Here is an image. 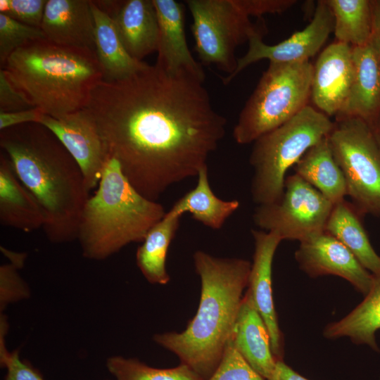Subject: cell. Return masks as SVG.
Wrapping results in <instances>:
<instances>
[{
	"mask_svg": "<svg viewBox=\"0 0 380 380\" xmlns=\"http://www.w3.org/2000/svg\"><path fill=\"white\" fill-rule=\"evenodd\" d=\"M203 82L156 63L120 80H101L91 91L84 108L110 156L149 200L197 177L225 134L227 120Z\"/></svg>",
	"mask_w": 380,
	"mask_h": 380,
	"instance_id": "obj_1",
	"label": "cell"
},
{
	"mask_svg": "<svg viewBox=\"0 0 380 380\" xmlns=\"http://www.w3.org/2000/svg\"><path fill=\"white\" fill-rule=\"evenodd\" d=\"M0 146L45 217L43 230L53 243L77 239L89 190L78 164L46 127L27 123L1 131Z\"/></svg>",
	"mask_w": 380,
	"mask_h": 380,
	"instance_id": "obj_2",
	"label": "cell"
},
{
	"mask_svg": "<svg viewBox=\"0 0 380 380\" xmlns=\"http://www.w3.org/2000/svg\"><path fill=\"white\" fill-rule=\"evenodd\" d=\"M193 258L201 283L197 312L183 331L158 334L153 340L208 380L231 339L251 263L243 258L215 257L203 251H196Z\"/></svg>",
	"mask_w": 380,
	"mask_h": 380,
	"instance_id": "obj_3",
	"label": "cell"
},
{
	"mask_svg": "<svg viewBox=\"0 0 380 380\" xmlns=\"http://www.w3.org/2000/svg\"><path fill=\"white\" fill-rule=\"evenodd\" d=\"M3 69L33 107L55 118L83 109L103 80L96 53L46 39L29 42L14 51Z\"/></svg>",
	"mask_w": 380,
	"mask_h": 380,
	"instance_id": "obj_4",
	"label": "cell"
},
{
	"mask_svg": "<svg viewBox=\"0 0 380 380\" xmlns=\"http://www.w3.org/2000/svg\"><path fill=\"white\" fill-rule=\"evenodd\" d=\"M165 214L163 205L132 186L110 157L81 215L77 239L82 254L89 260H106L131 243L142 242Z\"/></svg>",
	"mask_w": 380,
	"mask_h": 380,
	"instance_id": "obj_5",
	"label": "cell"
},
{
	"mask_svg": "<svg viewBox=\"0 0 380 380\" xmlns=\"http://www.w3.org/2000/svg\"><path fill=\"white\" fill-rule=\"evenodd\" d=\"M334 121L308 105L291 120L253 142L249 162L253 169L251 192L258 205L281 195L286 172L313 146L329 135Z\"/></svg>",
	"mask_w": 380,
	"mask_h": 380,
	"instance_id": "obj_6",
	"label": "cell"
},
{
	"mask_svg": "<svg viewBox=\"0 0 380 380\" xmlns=\"http://www.w3.org/2000/svg\"><path fill=\"white\" fill-rule=\"evenodd\" d=\"M313 65L270 62L241 110L233 129L239 144L254 142L309 105Z\"/></svg>",
	"mask_w": 380,
	"mask_h": 380,
	"instance_id": "obj_7",
	"label": "cell"
},
{
	"mask_svg": "<svg viewBox=\"0 0 380 380\" xmlns=\"http://www.w3.org/2000/svg\"><path fill=\"white\" fill-rule=\"evenodd\" d=\"M328 141L353 205L362 216L380 217V148L370 126L357 118H335Z\"/></svg>",
	"mask_w": 380,
	"mask_h": 380,
	"instance_id": "obj_8",
	"label": "cell"
},
{
	"mask_svg": "<svg viewBox=\"0 0 380 380\" xmlns=\"http://www.w3.org/2000/svg\"><path fill=\"white\" fill-rule=\"evenodd\" d=\"M193 18L191 32L195 50L205 65L215 64L231 75L237 59L238 46L258 32H265L263 21L253 24L238 6L236 0L185 1Z\"/></svg>",
	"mask_w": 380,
	"mask_h": 380,
	"instance_id": "obj_9",
	"label": "cell"
},
{
	"mask_svg": "<svg viewBox=\"0 0 380 380\" xmlns=\"http://www.w3.org/2000/svg\"><path fill=\"white\" fill-rule=\"evenodd\" d=\"M334 204L298 175L286 176L284 190L275 201L258 205L253 220L282 240L299 242L325 231Z\"/></svg>",
	"mask_w": 380,
	"mask_h": 380,
	"instance_id": "obj_10",
	"label": "cell"
},
{
	"mask_svg": "<svg viewBox=\"0 0 380 380\" xmlns=\"http://www.w3.org/2000/svg\"><path fill=\"white\" fill-rule=\"evenodd\" d=\"M333 31V13L324 0L318 1L310 23L288 39L274 45H268L262 41L265 32L251 35L248 41V51L237 59L234 72L222 77V81L228 84L246 67L263 59L284 63L309 61L320 50Z\"/></svg>",
	"mask_w": 380,
	"mask_h": 380,
	"instance_id": "obj_11",
	"label": "cell"
},
{
	"mask_svg": "<svg viewBox=\"0 0 380 380\" xmlns=\"http://www.w3.org/2000/svg\"><path fill=\"white\" fill-rule=\"evenodd\" d=\"M39 124L57 137L77 162L89 190L98 186L110 156L89 113L83 108L60 118L44 114Z\"/></svg>",
	"mask_w": 380,
	"mask_h": 380,
	"instance_id": "obj_12",
	"label": "cell"
},
{
	"mask_svg": "<svg viewBox=\"0 0 380 380\" xmlns=\"http://www.w3.org/2000/svg\"><path fill=\"white\" fill-rule=\"evenodd\" d=\"M299 243L295 258L300 269L308 276H338L363 295L369 292L372 274L332 235L324 231Z\"/></svg>",
	"mask_w": 380,
	"mask_h": 380,
	"instance_id": "obj_13",
	"label": "cell"
},
{
	"mask_svg": "<svg viewBox=\"0 0 380 380\" xmlns=\"http://www.w3.org/2000/svg\"><path fill=\"white\" fill-rule=\"evenodd\" d=\"M354 76L352 46L335 42L313 65L310 99L315 108L336 117L349 96Z\"/></svg>",
	"mask_w": 380,
	"mask_h": 380,
	"instance_id": "obj_14",
	"label": "cell"
},
{
	"mask_svg": "<svg viewBox=\"0 0 380 380\" xmlns=\"http://www.w3.org/2000/svg\"><path fill=\"white\" fill-rule=\"evenodd\" d=\"M255 250L246 293L268 329L273 354L283 360L284 337L279 329L274 305L272 289V267L276 250L281 238L274 232L253 229Z\"/></svg>",
	"mask_w": 380,
	"mask_h": 380,
	"instance_id": "obj_15",
	"label": "cell"
},
{
	"mask_svg": "<svg viewBox=\"0 0 380 380\" xmlns=\"http://www.w3.org/2000/svg\"><path fill=\"white\" fill-rule=\"evenodd\" d=\"M113 20L129 55L142 59L157 51L159 27L153 0L93 1Z\"/></svg>",
	"mask_w": 380,
	"mask_h": 380,
	"instance_id": "obj_16",
	"label": "cell"
},
{
	"mask_svg": "<svg viewBox=\"0 0 380 380\" xmlns=\"http://www.w3.org/2000/svg\"><path fill=\"white\" fill-rule=\"evenodd\" d=\"M46 39L95 53V23L89 0H47L41 25Z\"/></svg>",
	"mask_w": 380,
	"mask_h": 380,
	"instance_id": "obj_17",
	"label": "cell"
},
{
	"mask_svg": "<svg viewBox=\"0 0 380 380\" xmlns=\"http://www.w3.org/2000/svg\"><path fill=\"white\" fill-rule=\"evenodd\" d=\"M159 27L156 64L170 73L186 72L202 80L201 65L191 55L184 31V6L175 0H153Z\"/></svg>",
	"mask_w": 380,
	"mask_h": 380,
	"instance_id": "obj_18",
	"label": "cell"
},
{
	"mask_svg": "<svg viewBox=\"0 0 380 380\" xmlns=\"http://www.w3.org/2000/svg\"><path fill=\"white\" fill-rule=\"evenodd\" d=\"M248 363L266 380H270L277 360L271 346L268 329L246 293L229 342Z\"/></svg>",
	"mask_w": 380,
	"mask_h": 380,
	"instance_id": "obj_19",
	"label": "cell"
},
{
	"mask_svg": "<svg viewBox=\"0 0 380 380\" xmlns=\"http://www.w3.org/2000/svg\"><path fill=\"white\" fill-rule=\"evenodd\" d=\"M354 76L342 110L335 117L357 118L369 126L380 112V59L369 44L352 47Z\"/></svg>",
	"mask_w": 380,
	"mask_h": 380,
	"instance_id": "obj_20",
	"label": "cell"
},
{
	"mask_svg": "<svg viewBox=\"0 0 380 380\" xmlns=\"http://www.w3.org/2000/svg\"><path fill=\"white\" fill-rule=\"evenodd\" d=\"M0 222L25 232L43 228L44 212L17 177L11 160L0 155Z\"/></svg>",
	"mask_w": 380,
	"mask_h": 380,
	"instance_id": "obj_21",
	"label": "cell"
},
{
	"mask_svg": "<svg viewBox=\"0 0 380 380\" xmlns=\"http://www.w3.org/2000/svg\"><path fill=\"white\" fill-rule=\"evenodd\" d=\"M95 23V53L103 80L111 82L129 77L148 63L131 57L125 50L111 18L91 1Z\"/></svg>",
	"mask_w": 380,
	"mask_h": 380,
	"instance_id": "obj_22",
	"label": "cell"
},
{
	"mask_svg": "<svg viewBox=\"0 0 380 380\" xmlns=\"http://www.w3.org/2000/svg\"><path fill=\"white\" fill-rule=\"evenodd\" d=\"M372 275L371 288L364 299L344 317L327 324L323 331L325 338L348 337L353 343L379 351L376 332L380 329V274Z\"/></svg>",
	"mask_w": 380,
	"mask_h": 380,
	"instance_id": "obj_23",
	"label": "cell"
},
{
	"mask_svg": "<svg viewBox=\"0 0 380 380\" xmlns=\"http://www.w3.org/2000/svg\"><path fill=\"white\" fill-rule=\"evenodd\" d=\"M294 173L334 205L345 200L347 186L331 151L328 136L311 147L293 166Z\"/></svg>",
	"mask_w": 380,
	"mask_h": 380,
	"instance_id": "obj_24",
	"label": "cell"
},
{
	"mask_svg": "<svg viewBox=\"0 0 380 380\" xmlns=\"http://www.w3.org/2000/svg\"><path fill=\"white\" fill-rule=\"evenodd\" d=\"M361 215L346 200L334 205L325 231L338 240L372 274H380V256L374 249Z\"/></svg>",
	"mask_w": 380,
	"mask_h": 380,
	"instance_id": "obj_25",
	"label": "cell"
},
{
	"mask_svg": "<svg viewBox=\"0 0 380 380\" xmlns=\"http://www.w3.org/2000/svg\"><path fill=\"white\" fill-rule=\"evenodd\" d=\"M197 177L196 187L179 198L170 211L180 216L189 213L205 226L219 229L239 208L240 203L237 200H222L215 196L210 186L208 166L200 170Z\"/></svg>",
	"mask_w": 380,
	"mask_h": 380,
	"instance_id": "obj_26",
	"label": "cell"
},
{
	"mask_svg": "<svg viewBox=\"0 0 380 380\" xmlns=\"http://www.w3.org/2000/svg\"><path fill=\"white\" fill-rule=\"evenodd\" d=\"M181 217L170 210L166 212L163 218L149 230L137 251V265L149 283L165 285L170 281L166 258Z\"/></svg>",
	"mask_w": 380,
	"mask_h": 380,
	"instance_id": "obj_27",
	"label": "cell"
},
{
	"mask_svg": "<svg viewBox=\"0 0 380 380\" xmlns=\"http://www.w3.org/2000/svg\"><path fill=\"white\" fill-rule=\"evenodd\" d=\"M334 16L336 42L352 47L369 44L372 17L371 0H324Z\"/></svg>",
	"mask_w": 380,
	"mask_h": 380,
	"instance_id": "obj_28",
	"label": "cell"
},
{
	"mask_svg": "<svg viewBox=\"0 0 380 380\" xmlns=\"http://www.w3.org/2000/svg\"><path fill=\"white\" fill-rule=\"evenodd\" d=\"M106 367L115 380H203L182 363L173 368L160 369L135 358L115 355L107 360Z\"/></svg>",
	"mask_w": 380,
	"mask_h": 380,
	"instance_id": "obj_29",
	"label": "cell"
},
{
	"mask_svg": "<svg viewBox=\"0 0 380 380\" xmlns=\"http://www.w3.org/2000/svg\"><path fill=\"white\" fill-rule=\"evenodd\" d=\"M46 39L43 31L0 13V64L29 42Z\"/></svg>",
	"mask_w": 380,
	"mask_h": 380,
	"instance_id": "obj_30",
	"label": "cell"
},
{
	"mask_svg": "<svg viewBox=\"0 0 380 380\" xmlns=\"http://www.w3.org/2000/svg\"><path fill=\"white\" fill-rule=\"evenodd\" d=\"M208 380H266L229 343L217 368Z\"/></svg>",
	"mask_w": 380,
	"mask_h": 380,
	"instance_id": "obj_31",
	"label": "cell"
},
{
	"mask_svg": "<svg viewBox=\"0 0 380 380\" xmlns=\"http://www.w3.org/2000/svg\"><path fill=\"white\" fill-rule=\"evenodd\" d=\"M23 267L11 262L0 267L1 312L9 304L28 298L30 296V289L18 272Z\"/></svg>",
	"mask_w": 380,
	"mask_h": 380,
	"instance_id": "obj_32",
	"label": "cell"
},
{
	"mask_svg": "<svg viewBox=\"0 0 380 380\" xmlns=\"http://www.w3.org/2000/svg\"><path fill=\"white\" fill-rule=\"evenodd\" d=\"M47 0H0V13L40 28Z\"/></svg>",
	"mask_w": 380,
	"mask_h": 380,
	"instance_id": "obj_33",
	"label": "cell"
},
{
	"mask_svg": "<svg viewBox=\"0 0 380 380\" xmlns=\"http://www.w3.org/2000/svg\"><path fill=\"white\" fill-rule=\"evenodd\" d=\"M0 363L6 369L4 380H44L38 370L20 358L18 349L0 354Z\"/></svg>",
	"mask_w": 380,
	"mask_h": 380,
	"instance_id": "obj_34",
	"label": "cell"
},
{
	"mask_svg": "<svg viewBox=\"0 0 380 380\" xmlns=\"http://www.w3.org/2000/svg\"><path fill=\"white\" fill-rule=\"evenodd\" d=\"M33 107L27 96L17 88L4 69L0 70V111L15 112Z\"/></svg>",
	"mask_w": 380,
	"mask_h": 380,
	"instance_id": "obj_35",
	"label": "cell"
},
{
	"mask_svg": "<svg viewBox=\"0 0 380 380\" xmlns=\"http://www.w3.org/2000/svg\"><path fill=\"white\" fill-rule=\"evenodd\" d=\"M239 8L249 18H261L267 13L275 14L285 12L293 6L296 0H236Z\"/></svg>",
	"mask_w": 380,
	"mask_h": 380,
	"instance_id": "obj_36",
	"label": "cell"
},
{
	"mask_svg": "<svg viewBox=\"0 0 380 380\" xmlns=\"http://www.w3.org/2000/svg\"><path fill=\"white\" fill-rule=\"evenodd\" d=\"M44 113L37 108L15 112L0 111V130L27 123H39Z\"/></svg>",
	"mask_w": 380,
	"mask_h": 380,
	"instance_id": "obj_37",
	"label": "cell"
},
{
	"mask_svg": "<svg viewBox=\"0 0 380 380\" xmlns=\"http://www.w3.org/2000/svg\"><path fill=\"white\" fill-rule=\"evenodd\" d=\"M372 28L369 44L380 59V0H371Z\"/></svg>",
	"mask_w": 380,
	"mask_h": 380,
	"instance_id": "obj_38",
	"label": "cell"
},
{
	"mask_svg": "<svg viewBox=\"0 0 380 380\" xmlns=\"http://www.w3.org/2000/svg\"><path fill=\"white\" fill-rule=\"evenodd\" d=\"M270 380H309L297 373L283 360L277 361L275 371Z\"/></svg>",
	"mask_w": 380,
	"mask_h": 380,
	"instance_id": "obj_39",
	"label": "cell"
},
{
	"mask_svg": "<svg viewBox=\"0 0 380 380\" xmlns=\"http://www.w3.org/2000/svg\"><path fill=\"white\" fill-rule=\"evenodd\" d=\"M2 253L6 255L11 262L24 266L27 253L11 251L5 247L1 246Z\"/></svg>",
	"mask_w": 380,
	"mask_h": 380,
	"instance_id": "obj_40",
	"label": "cell"
},
{
	"mask_svg": "<svg viewBox=\"0 0 380 380\" xmlns=\"http://www.w3.org/2000/svg\"><path fill=\"white\" fill-rule=\"evenodd\" d=\"M375 139L380 148V112L376 119L370 125Z\"/></svg>",
	"mask_w": 380,
	"mask_h": 380,
	"instance_id": "obj_41",
	"label": "cell"
}]
</instances>
